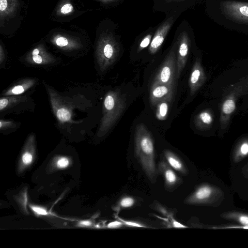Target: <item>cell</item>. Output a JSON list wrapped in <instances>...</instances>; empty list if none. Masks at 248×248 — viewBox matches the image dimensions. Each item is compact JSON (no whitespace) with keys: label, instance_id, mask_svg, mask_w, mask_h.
Listing matches in <instances>:
<instances>
[{"label":"cell","instance_id":"1","mask_svg":"<svg viewBox=\"0 0 248 248\" xmlns=\"http://www.w3.org/2000/svg\"><path fill=\"white\" fill-rule=\"evenodd\" d=\"M135 150L145 173L154 182L156 175L154 142L151 133L143 124H138L135 128Z\"/></svg>","mask_w":248,"mask_h":248},{"label":"cell","instance_id":"2","mask_svg":"<svg viewBox=\"0 0 248 248\" xmlns=\"http://www.w3.org/2000/svg\"><path fill=\"white\" fill-rule=\"evenodd\" d=\"M248 79H242L223 99L221 106L220 129L226 130L236 109L237 99L248 91Z\"/></svg>","mask_w":248,"mask_h":248},{"label":"cell","instance_id":"3","mask_svg":"<svg viewBox=\"0 0 248 248\" xmlns=\"http://www.w3.org/2000/svg\"><path fill=\"white\" fill-rule=\"evenodd\" d=\"M107 112L106 127L109 128L118 120L126 107V97L119 91L111 92L106 96L104 102Z\"/></svg>","mask_w":248,"mask_h":248},{"label":"cell","instance_id":"4","mask_svg":"<svg viewBox=\"0 0 248 248\" xmlns=\"http://www.w3.org/2000/svg\"><path fill=\"white\" fill-rule=\"evenodd\" d=\"M222 195L221 191L213 185L204 184L197 189L185 200L189 204H209Z\"/></svg>","mask_w":248,"mask_h":248},{"label":"cell","instance_id":"5","mask_svg":"<svg viewBox=\"0 0 248 248\" xmlns=\"http://www.w3.org/2000/svg\"><path fill=\"white\" fill-rule=\"evenodd\" d=\"M176 78V61L173 53H170L163 62L153 83L174 85Z\"/></svg>","mask_w":248,"mask_h":248},{"label":"cell","instance_id":"6","mask_svg":"<svg viewBox=\"0 0 248 248\" xmlns=\"http://www.w3.org/2000/svg\"><path fill=\"white\" fill-rule=\"evenodd\" d=\"M222 7L224 13L231 18L248 24V3L225 1Z\"/></svg>","mask_w":248,"mask_h":248},{"label":"cell","instance_id":"7","mask_svg":"<svg viewBox=\"0 0 248 248\" xmlns=\"http://www.w3.org/2000/svg\"><path fill=\"white\" fill-rule=\"evenodd\" d=\"M174 92V85L152 83L149 95L151 104L155 106L161 101L172 100Z\"/></svg>","mask_w":248,"mask_h":248},{"label":"cell","instance_id":"8","mask_svg":"<svg viewBox=\"0 0 248 248\" xmlns=\"http://www.w3.org/2000/svg\"><path fill=\"white\" fill-rule=\"evenodd\" d=\"M206 78V76L202 66L201 61L197 59L192 67L189 79L191 95H193L203 85Z\"/></svg>","mask_w":248,"mask_h":248},{"label":"cell","instance_id":"9","mask_svg":"<svg viewBox=\"0 0 248 248\" xmlns=\"http://www.w3.org/2000/svg\"><path fill=\"white\" fill-rule=\"evenodd\" d=\"M214 120L213 111L210 109H205L197 115L194 119L195 126L200 129H206L210 128Z\"/></svg>","mask_w":248,"mask_h":248},{"label":"cell","instance_id":"10","mask_svg":"<svg viewBox=\"0 0 248 248\" xmlns=\"http://www.w3.org/2000/svg\"><path fill=\"white\" fill-rule=\"evenodd\" d=\"M248 156V137L241 139L234 148L232 160L238 163Z\"/></svg>","mask_w":248,"mask_h":248},{"label":"cell","instance_id":"11","mask_svg":"<svg viewBox=\"0 0 248 248\" xmlns=\"http://www.w3.org/2000/svg\"><path fill=\"white\" fill-rule=\"evenodd\" d=\"M18 0H0V19L1 22L11 17L18 8Z\"/></svg>","mask_w":248,"mask_h":248},{"label":"cell","instance_id":"12","mask_svg":"<svg viewBox=\"0 0 248 248\" xmlns=\"http://www.w3.org/2000/svg\"><path fill=\"white\" fill-rule=\"evenodd\" d=\"M159 169L164 176L167 186L172 187L177 183L178 177L168 163L164 161H161L159 164Z\"/></svg>","mask_w":248,"mask_h":248},{"label":"cell","instance_id":"13","mask_svg":"<svg viewBox=\"0 0 248 248\" xmlns=\"http://www.w3.org/2000/svg\"><path fill=\"white\" fill-rule=\"evenodd\" d=\"M164 156L168 164L174 170L182 174L186 173V168L181 159L173 152L166 150Z\"/></svg>","mask_w":248,"mask_h":248},{"label":"cell","instance_id":"14","mask_svg":"<svg viewBox=\"0 0 248 248\" xmlns=\"http://www.w3.org/2000/svg\"><path fill=\"white\" fill-rule=\"evenodd\" d=\"M221 217L225 219L237 222L241 225L248 226V214L237 211L223 213Z\"/></svg>","mask_w":248,"mask_h":248},{"label":"cell","instance_id":"15","mask_svg":"<svg viewBox=\"0 0 248 248\" xmlns=\"http://www.w3.org/2000/svg\"><path fill=\"white\" fill-rule=\"evenodd\" d=\"M171 100L166 99L159 102L156 105V117L159 120H164L168 115L169 104Z\"/></svg>","mask_w":248,"mask_h":248},{"label":"cell","instance_id":"16","mask_svg":"<svg viewBox=\"0 0 248 248\" xmlns=\"http://www.w3.org/2000/svg\"><path fill=\"white\" fill-rule=\"evenodd\" d=\"M103 54L108 64L113 63L116 57V52L114 46L111 43L107 42L103 46Z\"/></svg>","mask_w":248,"mask_h":248},{"label":"cell","instance_id":"17","mask_svg":"<svg viewBox=\"0 0 248 248\" xmlns=\"http://www.w3.org/2000/svg\"><path fill=\"white\" fill-rule=\"evenodd\" d=\"M164 37L161 35H156L153 40L150 46V51L152 53L155 52L161 46L164 41Z\"/></svg>","mask_w":248,"mask_h":248},{"label":"cell","instance_id":"18","mask_svg":"<svg viewBox=\"0 0 248 248\" xmlns=\"http://www.w3.org/2000/svg\"><path fill=\"white\" fill-rule=\"evenodd\" d=\"M57 116L60 121L62 122L69 120L71 117L69 111L63 108H60L57 110Z\"/></svg>","mask_w":248,"mask_h":248},{"label":"cell","instance_id":"19","mask_svg":"<svg viewBox=\"0 0 248 248\" xmlns=\"http://www.w3.org/2000/svg\"><path fill=\"white\" fill-rule=\"evenodd\" d=\"M135 203V200L131 197H124L122 198L119 202L121 208H129L132 206Z\"/></svg>","mask_w":248,"mask_h":248},{"label":"cell","instance_id":"20","mask_svg":"<svg viewBox=\"0 0 248 248\" xmlns=\"http://www.w3.org/2000/svg\"><path fill=\"white\" fill-rule=\"evenodd\" d=\"M54 41L56 44L60 47L66 46L71 42V40L66 37L60 35L55 37Z\"/></svg>","mask_w":248,"mask_h":248},{"label":"cell","instance_id":"21","mask_svg":"<svg viewBox=\"0 0 248 248\" xmlns=\"http://www.w3.org/2000/svg\"><path fill=\"white\" fill-rule=\"evenodd\" d=\"M73 11V5L70 3L66 2L61 6L60 12L62 15H67L71 13Z\"/></svg>","mask_w":248,"mask_h":248},{"label":"cell","instance_id":"22","mask_svg":"<svg viewBox=\"0 0 248 248\" xmlns=\"http://www.w3.org/2000/svg\"><path fill=\"white\" fill-rule=\"evenodd\" d=\"M120 221H121L123 223V224H125L127 226H129L137 227H145V226L143 225L142 224H140V223L135 222V221L124 220L122 219H120Z\"/></svg>","mask_w":248,"mask_h":248},{"label":"cell","instance_id":"23","mask_svg":"<svg viewBox=\"0 0 248 248\" xmlns=\"http://www.w3.org/2000/svg\"><path fill=\"white\" fill-rule=\"evenodd\" d=\"M24 92V88L22 86L17 85L14 87L12 90V93L15 94H18Z\"/></svg>","mask_w":248,"mask_h":248},{"label":"cell","instance_id":"24","mask_svg":"<svg viewBox=\"0 0 248 248\" xmlns=\"http://www.w3.org/2000/svg\"><path fill=\"white\" fill-rule=\"evenodd\" d=\"M68 164V160L66 158H61L57 162V165L59 167L64 168Z\"/></svg>","mask_w":248,"mask_h":248},{"label":"cell","instance_id":"25","mask_svg":"<svg viewBox=\"0 0 248 248\" xmlns=\"http://www.w3.org/2000/svg\"><path fill=\"white\" fill-rule=\"evenodd\" d=\"M22 159L25 164H29L32 160V156L30 154L26 153L23 155Z\"/></svg>","mask_w":248,"mask_h":248},{"label":"cell","instance_id":"26","mask_svg":"<svg viewBox=\"0 0 248 248\" xmlns=\"http://www.w3.org/2000/svg\"><path fill=\"white\" fill-rule=\"evenodd\" d=\"M150 36H148L145 38L141 42L140 44V48H143L147 47L150 42Z\"/></svg>","mask_w":248,"mask_h":248},{"label":"cell","instance_id":"27","mask_svg":"<svg viewBox=\"0 0 248 248\" xmlns=\"http://www.w3.org/2000/svg\"><path fill=\"white\" fill-rule=\"evenodd\" d=\"M123 223L122 221H115L108 224V227L111 228H116L122 226Z\"/></svg>","mask_w":248,"mask_h":248},{"label":"cell","instance_id":"28","mask_svg":"<svg viewBox=\"0 0 248 248\" xmlns=\"http://www.w3.org/2000/svg\"><path fill=\"white\" fill-rule=\"evenodd\" d=\"M31 208L33 211H34L35 212H36L38 214H40V215H46L47 214L46 211L43 208L38 207H35V206H32Z\"/></svg>","mask_w":248,"mask_h":248},{"label":"cell","instance_id":"29","mask_svg":"<svg viewBox=\"0 0 248 248\" xmlns=\"http://www.w3.org/2000/svg\"><path fill=\"white\" fill-rule=\"evenodd\" d=\"M8 104V100L7 99H1L0 100V110H2L7 106Z\"/></svg>","mask_w":248,"mask_h":248},{"label":"cell","instance_id":"30","mask_svg":"<svg viewBox=\"0 0 248 248\" xmlns=\"http://www.w3.org/2000/svg\"><path fill=\"white\" fill-rule=\"evenodd\" d=\"M32 59L35 62L38 64L42 62V58L39 54L32 55Z\"/></svg>","mask_w":248,"mask_h":248},{"label":"cell","instance_id":"31","mask_svg":"<svg viewBox=\"0 0 248 248\" xmlns=\"http://www.w3.org/2000/svg\"><path fill=\"white\" fill-rule=\"evenodd\" d=\"M172 225L175 228H186L187 227L186 226H185L184 225H183V224L178 222L177 221H176V220H173V221H172Z\"/></svg>","mask_w":248,"mask_h":248},{"label":"cell","instance_id":"32","mask_svg":"<svg viewBox=\"0 0 248 248\" xmlns=\"http://www.w3.org/2000/svg\"><path fill=\"white\" fill-rule=\"evenodd\" d=\"M242 173L245 177L248 179V162L244 166L242 170Z\"/></svg>","mask_w":248,"mask_h":248},{"label":"cell","instance_id":"33","mask_svg":"<svg viewBox=\"0 0 248 248\" xmlns=\"http://www.w3.org/2000/svg\"><path fill=\"white\" fill-rule=\"evenodd\" d=\"M81 224L84 225H90V222L87 221H83L81 222Z\"/></svg>","mask_w":248,"mask_h":248}]
</instances>
